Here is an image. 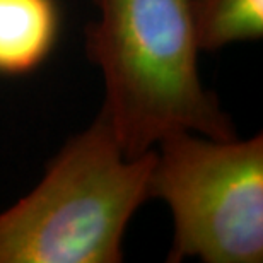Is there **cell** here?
Listing matches in <instances>:
<instances>
[{"label":"cell","instance_id":"6da1fadb","mask_svg":"<svg viewBox=\"0 0 263 263\" xmlns=\"http://www.w3.org/2000/svg\"><path fill=\"white\" fill-rule=\"evenodd\" d=\"M87 57L101 70V111L127 157L152 151L164 137L195 132L234 139L233 120L198 72L195 0H94Z\"/></svg>","mask_w":263,"mask_h":263},{"label":"cell","instance_id":"7a4b0ae2","mask_svg":"<svg viewBox=\"0 0 263 263\" xmlns=\"http://www.w3.org/2000/svg\"><path fill=\"white\" fill-rule=\"evenodd\" d=\"M154 149L127 157L98 113L48 162L40 183L0 212V263H120L123 238L151 200Z\"/></svg>","mask_w":263,"mask_h":263},{"label":"cell","instance_id":"3957f363","mask_svg":"<svg viewBox=\"0 0 263 263\" xmlns=\"http://www.w3.org/2000/svg\"><path fill=\"white\" fill-rule=\"evenodd\" d=\"M151 198L171 210L167 261L261 263L263 135L176 132L154 147Z\"/></svg>","mask_w":263,"mask_h":263},{"label":"cell","instance_id":"277c9868","mask_svg":"<svg viewBox=\"0 0 263 263\" xmlns=\"http://www.w3.org/2000/svg\"><path fill=\"white\" fill-rule=\"evenodd\" d=\"M60 33L57 0H0V76H26L53 51Z\"/></svg>","mask_w":263,"mask_h":263},{"label":"cell","instance_id":"5b68a950","mask_svg":"<svg viewBox=\"0 0 263 263\" xmlns=\"http://www.w3.org/2000/svg\"><path fill=\"white\" fill-rule=\"evenodd\" d=\"M193 14L200 51L263 38V0H195Z\"/></svg>","mask_w":263,"mask_h":263}]
</instances>
